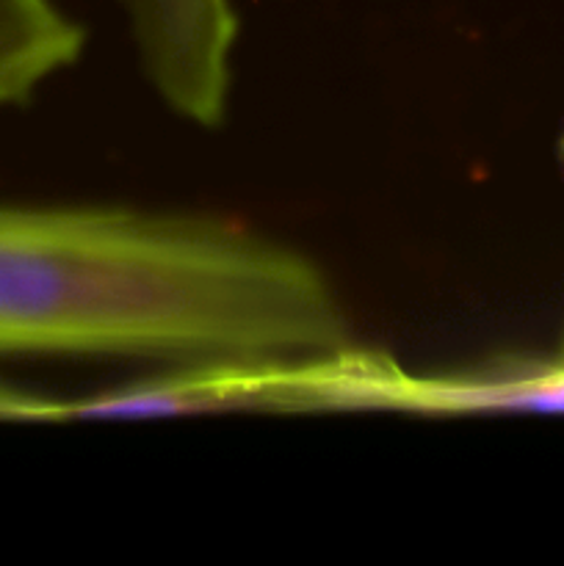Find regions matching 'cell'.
<instances>
[{
  "mask_svg": "<svg viewBox=\"0 0 564 566\" xmlns=\"http://www.w3.org/2000/svg\"><path fill=\"white\" fill-rule=\"evenodd\" d=\"M142 64L166 105L199 127H219L230 99L238 17L230 0H122Z\"/></svg>",
  "mask_w": 564,
  "mask_h": 566,
  "instance_id": "1",
  "label": "cell"
},
{
  "mask_svg": "<svg viewBox=\"0 0 564 566\" xmlns=\"http://www.w3.org/2000/svg\"><path fill=\"white\" fill-rule=\"evenodd\" d=\"M495 409H564V359L498 357L451 374H407L396 412L459 415Z\"/></svg>",
  "mask_w": 564,
  "mask_h": 566,
  "instance_id": "2",
  "label": "cell"
},
{
  "mask_svg": "<svg viewBox=\"0 0 564 566\" xmlns=\"http://www.w3.org/2000/svg\"><path fill=\"white\" fill-rule=\"evenodd\" d=\"M86 33L55 0H0V108L22 105L81 55Z\"/></svg>",
  "mask_w": 564,
  "mask_h": 566,
  "instance_id": "3",
  "label": "cell"
},
{
  "mask_svg": "<svg viewBox=\"0 0 564 566\" xmlns=\"http://www.w3.org/2000/svg\"><path fill=\"white\" fill-rule=\"evenodd\" d=\"M66 403L53 398L33 396L0 379V420H28V423H48V420H64Z\"/></svg>",
  "mask_w": 564,
  "mask_h": 566,
  "instance_id": "4",
  "label": "cell"
},
{
  "mask_svg": "<svg viewBox=\"0 0 564 566\" xmlns=\"http://www.w3.org/2000/svg\"><path fill=\"white\" fill-rule=\"evenodd\" d=\"M558 153H562V160H564V138H562V147H558Z\"/></svg>",
  "mask_w": 564,
  "mask_h": 566,
  "instance_id": "5",
  "label": "cell"
},
{
  "mask_svg": "<svg viewBox=\"0 0 564 566\" xmlns=\"http://www.w3.org/2000/svg\"><path fill=\"white\" fill-rule=\"evenodd\" d=\"M558 357H562V359H564V340H562V354H558Z\"/></svg>",
  "mask_w": 564,
  "mask_h": 566,
  "instance_id": "6",
  "label": "cell"
}]
</instances>
